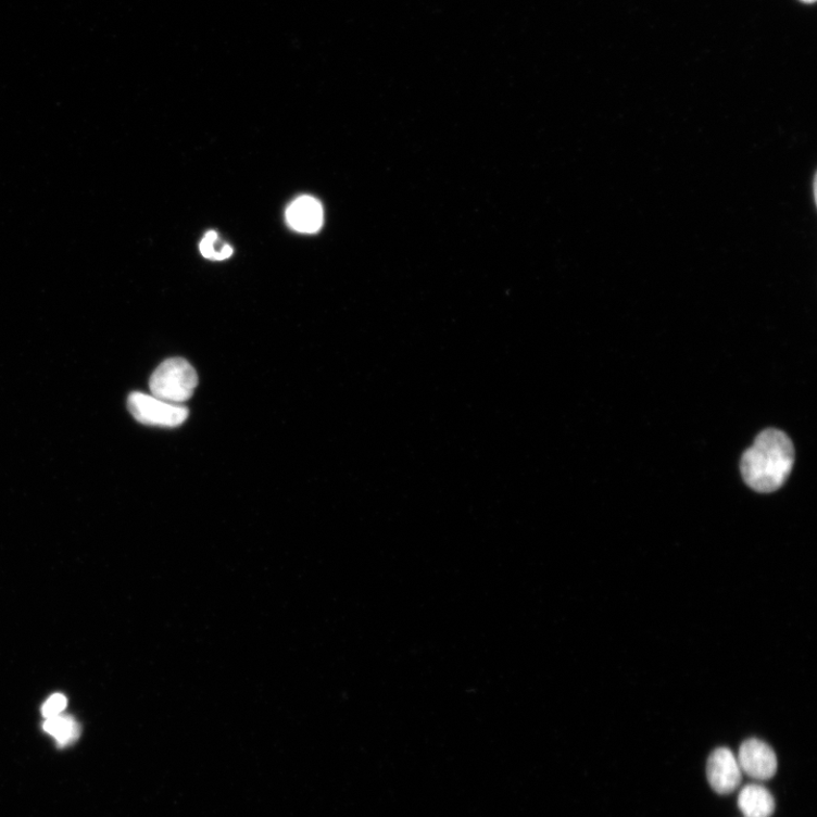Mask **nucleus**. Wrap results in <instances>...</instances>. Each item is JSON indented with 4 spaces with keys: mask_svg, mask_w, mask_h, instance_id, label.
Here are the masks:
<instances>
[{
    "mask_svg": "<svg viewBox=\"0 0 817 817\" xmlns=\"http://www.w3.org/2000/svg\"><path fill=\"white\" fill-rule=\"evenodd\" d=\"M738 807L745 817H771L776 810V802L765 787L749 784L740 791Z\"/></svg>",
    "mask_w": 817,
    "mask_h": 817,
    "instance_id": "nucleus-7",
    "label": "nucleus"
},
{
    "mask_svg": "<svg viewBox=\"0 0 817 817\" xmlns=\"http://www.w3.org/2000/svg\"><path fill=\"white\" fill-rule=\"evenodd\" d=\"M737 761L745 775L758 781L772 779L778 770V758L775 751L768 744L755 738L746 740L740 746Z\"/></svg>",
    "mask_w": 817,
    "mask_h": 817,
    "instance_id": "nucleus-4",
    "label": "nucleus"
},
{
    "mask_svg": "<svg viewBox=\"0 0 817 817\" xmlns=\"http://www.w3.org/2000/svg\"><path fill=\"white\" fill-rule=\"evenodd\" d=\"M127 407L137 422L148 426L176 427L189 417L187 406L168 403L141 392L129 395Z\"/></svg>",
    "mask_w": 817,
    "mask_h": 817,
    "instance_id": "nucleus-3",
    "label": "nucleus"
},
{
    "mask_svg": "<svg viewBox=\"0 0 817 817\" xmlns=\"http://www.w3.org/2000/svg\"><path fill=\"white\" fill-rule=\"evenodd\" d=\"M707 780L715 793L729 795L742 783L743 771L734 754L726 747L715 750L707 761Z\"/></svg>",
    "mask_w": 817,
    "mask_h": 817,
    "instance_id": "nucleus-5",
    "label": "nucleus"
},
{
    "mask_svg": "<svg viewBox=\"0 0 817 817\" xmlns=\"http://www.w3.org/2000/svg\"><path fill=\"white\" fill-rule=\"evenodd\" d=\"M198 386L194 368L183 357H173L153 372L149 387L152 397L173 404L188 401Z\"/></svg>",
    "mask_w": 817,
    "mask_h": 817,
    "instance_id": "nucleus-2",
    "label": "nucleus"
},
{
    "mask_svg": "<svg viewBox=\"0 0 817 817\" xmlns=\"http://www.w3.org/2000/svg\"><path fill=\"white\" fill-rule=\"evenodd\" d=\"M67 700L63 694L51 695L42 705L41 713L45 719L58 717L64 713Z\"/></svg>",
    "mask_w": 817,
    "mask_h": 817,
    "instance_id": "nucleus-10",
    "label": "nucleus"
},
{
    "mask_svg": "<svg viewBox=\"0 0 817 817\" xmlns=\"http://www.w3.org/2000/svg\"><path fill=\"white\" fill-rule=\"evenodd\" d=\"M287 221L294 231L314 235L319 231L324 222L322 203L311 197L302 196L296 199L287 210Z\"/></svg>",
    "mask_w": 817,
    "mask_h": 817,
    "instance_id": "nucleus-6",
    "label": "nucleus"
},
{
    "mask_svg": "<svg viewBox=\"0 0 817 817\" xmlns=\"http://www.w3.org/2000/svg\"><path fill=\"white\" fill-rule=\"evenodd\" d=\"M795 464V448L787 433L766 429L742 457L740 470L751 489L772 493L783 487Z\"/></svg>",
    "mask_w": 817,
    "mask_h": 817,
    "instance_id": "nucleus-1",
    "label": "nucleus"
},
{
    "mask_svg": "<svg viewBox=\"0 0 817 817\" xmlns=\"http://www.w3.org/2000/svg\"><path fill=\"white\" fill-rule=\"evenodd\" d=\"M219 243L218 235L215 231H211L204 236L199 246L203 257L217 262L226 261L231 257L234 249L228 244H222L217 248Z\"/></svg>",
    "mask_w": 817,
    "mask_h": 817,
    "instance_id": "nucleus-9",
    "label": "nucleus"
},
{
    "mask_svg": "<svg viewBox=\"0 0 817 817\" xmlns=\"http://www.w3.org/2000/svg\"><path fill=\"white\" fill-rule=\"evenodd\" d=\"M802 2L807 3V4H812V3L815 2V0H802Z\"/></svg>",
    "mask_w": 817,
    "mask_h": 817,
    "instance_id": "nucleus-11",
    "label": "nucleus"
},
{
    "mask_svg": "<svg viewBox=\"0 0 817 817\" xmlns=\"http://www.w3.org/2000/svg\"><path fill=\"white\" fill-rule=\"evenodd\" d=\"M42 728L46 733L53 737L60 749H65L78 742L81 736V727L70 715L45 719Z\"/></svg>",
    "mask_w": 817,
    "mask_h": 817,
    "instance_id": "nucleus-8",
    "label": "nucleus"
}]
</instances>
